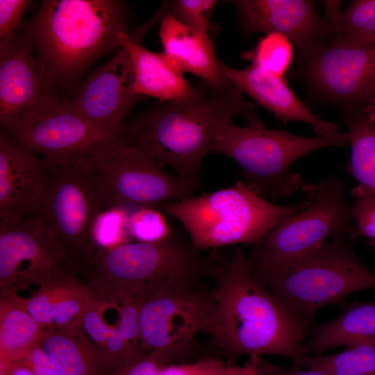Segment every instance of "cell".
<instances>
[{
  "mask_svg": "<svg viewBox=\"0 0 375 375\" xmlns=\"http://www.w3.org/2000/svg\"><path fill=\"white\" fill-rule=\"evenodd\" d=\"M258 365L265 375H333L318 369L303 370L301 366L297 365L291 367H284L274 365L261 357L258 358Z\"/></svg>",
  "mask_w": 375,
  "mask_h": 375,
  "instance_id": "cell-37",
  "label": "cell"
},
{
  "mask_svg": "<svg viewBox=\"0 0 375 375\" xmlns=\"http://www.w3.org/2000/svg\"><path fill=\"white\" fill-rule=\"evenodd\" d=\"M130 210L110 206L98 214L92 226V238L99 250L111 249L132 241L127 231Z\"/></svg>",
  "mask_w": 375,
  "mask_h": 375,
  "instance_id": "cell-30",
  "label": "cell"
},
{
  "mask_svg": "<svg viewBox=\"0 0 375 375\" xmlns=\"http://www.w3.org/2000/svg\"><path fill=\"white\" fill-rule=\"evenodd\" d=\"M308 206L273 225L247 255L251 267L260 271L292 263L313 251L328 238L355 231L352 206L344 198L343 182L334 175L302 190Z\"/></svg>",
  "mask_w": 375,
  "mask_h": 375,
  "instance_id": "cell-8",
  "label": "cell"
},
{
  "mask_svg": "<svg viewBox=\"0 0 375 375\" xmlns=\"http://www.w3.org/2000/svg\"><path fill=\"white\" fill-rule=\"evenodd\" d=\"M156 13L145 25L133 35L126 34L122 47L127 49L133 71V90L141 97H151L160 101H177L190 97L197 90L167 60L162 52L151 51L142 45L146 32L158 19Z\"/></svg>",
  "mask_w": 375,
  "mask_h": 375,
  "instance_id": "cell-21",
  "label": "cell"
},
{
  "mask_svg": "<svg viewBox=\"0 0 375 375\" xmlns=\"http://www.w3.org/2000/svg\"><path fill=\"white\" fill-rule=\"evenodd\" d=\"M245 35L277 33L285 36L299 57L310 52L331 36L327 20L317 13L310 0H234Z\"/></svg>",
  "mask_w": 375,
  "mask_h": 375,
  "instance_id": "cell-17",
  "label": "cell"
},
{
  "mask_svg": "<svg viewBox=\"0 0 375 375\" xmlns=\"http://www.w3.org/2000/svg\"><path fill=\"white\" fill-rule=\"evenodd\" d=\"M343 120L349 128L351 156L343 169L350 174L365 191L375 197V123L362 109H342Z\"/></svg>",
  "mask_w": 375,
  "mask_h": 375,
  "instance_id": "cell-26",
  "label": "cell"
},
{
  "mask_svg": "<svg viewBox=\"0 0 375 375\" xmlns=\"http://www.w3.org/2000/svg\"><path fill=\"white\" fill-rule=\"evenodd\" d=\"M238 116L249 126L265 128L255 105L234 83L216 90L201 81L190 97L158 101L125 122L122 131L128 147L170 167L194 191L200 186L204 158Z\"/></svg>",
  "mask_w": 375,
  "mask_h": 375,
  "instance_id": "cell-1",
  "label": "cell"
},
{
  "mask_svg": "<svg viewBox=\"0 0 375 375\" xmlns=\"http://www.w3.org/2000/svg\"><path fill=\"white\" fill-rule=\"evenodd\" d=\"M218 3L217 0H174L167 12L184 25L209 36L210 21Z\"/></svg>",
  "mask_w": 375,
  "mask_h": 375,
  "instance_id": "cell-32",
  "label": "cell"
},
{
  "mask_svg": "<svg viewBox=\"0 0 375 375\" xmlns=\"http://www.w3.org/2000/svg\"><path fill=\"white\" fill-rule=\"evenodd\" d=\"M133 66L122 47L90 72L63 106L102 126L121 130L125 117L142 97L134 93Z\"/></svg>",
  "mask_w": 375,
  "mask_h": 375,
  "instance_id": "cell-16",
  "label": "cell"
},
{
  "mask_svg": "<svg viewBox=\"0 0 375 375\" xmlns=\"http://www.w3.org/2000/svg\"><path fill=\"white\" fill-rule=\"evenodd\" d=\"M226 364L220 360L205 359L195 362L192 375H224Z\"/></svg>",
  "mask_w": 375,
  "mask_h": 375,
  "instance_id": "cell-38",
  "label": "cell"
},
{
  "mask_svg": "<svg viewBox=\"0 0 375 375\" xmlns=\"http://www.w3.org/2000/svg\"><path fill=\"white\" fill-rule=\"evenodd\" d=\"M159 37L163 54L178 72H190L212 89H223L233 82L224 74L209 36L165 13L160 19Z\"/></svg>",
  "mask_w": 375,
  "mask_h": 375,
  "instance_id": "cell-20",
  "label": "cell"
},
{
  "mask_svg": "<svg viewBox=\"0 0 375 375\" xmlns=\"http://www.w3.org/2000/svg\"><path fill=\"white\" fill-rule=\"evenodd\" d=\"M128 12L119 0H44L29 19L44 88L63 104L106 53L122 48Z\"/></svg>",
  "mask_w": 375,
  "mask_h": 375,
  "instance_id": "cell-3",
  "label": "cell"
},
{
  "mask_svg": "<svg viewBox=\"0 0 375 375\" xmlns=\"http://www.w3.org/2000/svg\"><path fill=\"white\" fill-rule=\"evenodd\" d=\"M127 231L133 241L158 242L169 238L174 231L165 213L155 208H138L129 212Z\"/></svg>",
  "mask_w": 375,
  "mask_h": 375,
  "instance_id": "cell-31",
  "label": "cell"
},
{
  "mask_svg": "<svg viewBox=\"0 0 375 375\" xmlns=\"http://www.w3.org/2000/svg\"><path fill=\"white\" fill-rule=\"evenodd\" d=\"M222 67L226 76L242 92L274 113L282 122L308 123L317 135L340 131L336 124L323 120L301 102L283 78L252 63L243 69H233L222 62Z\"/></svg>",
  "mask_w": 375,
  "mask_h": 375,
  "instance_id": "cell-19",
  "label": "cell"
},
{
  "mask_svg": "<svg viewBox=\"0 0 375 375\" xmlns=\"http://www.w3.org/2000/svg\"><path fill=\"white\" fill-rule=\"evenodd\" d=\"M258 358L249 357L243 366L226 364L224 375H265L258 365Z\"/></svg>",
  "mask_w": 375,
  "mask_h": 375,
  "instance_id": "cell-39",
  "label": "cell"
},
{
  "mask_svg": "<svg viewBox=\"0 0 375 375\" xmlns=\"http://www.w3.org/2000/svg\"><path fill=\"white\" fill-rule=\"evenodd\" d=\"M90 169L111 206L159 209L193 196V190L162 164L131 147L91 162Z\"/></svg>",
  "mask_w": 375,
  "mask_h": 375,
  "instance_id": "cell-14",
  "label": "cell"
},
{
  "mask_svg": "<svg viewBox=\"0 0 375 375\" xmlns=\"http://www.w3.org/2000/svg\"><path fill=\"white\" fill-rule=\"evenodd\" d=\"M3 137L56 166L90 164L127 147L122 129L97 124L62 104Z\"/></svg>",
  "mask_w": 375,
  "mask_h": 375,
  "instance_id": "cell-11",
  "label": "cell"
},
{
  "mask_svg": "<svg viewBox=\"0 0 375 375\" xmlns=\"http://www.w3.org/2000/svg\"><path fill=\"white\" fill-rule=\"evenodd\" d=\"M302 366L333 375H375V344L347 348L331 355H306Z\"/></svg>",
  "mask_w": 375,
  "mask_h": 375,
  "instance_id": "cell-28",
  "label": "cell"
},
{
  "mask_svg": "<svg viewBox=\"0 0 375 375\" xmlns=\"http://www.w3.org/2000/svg\"><path fill=\"white\" fill-rule=\"evenodd\" d=\"M348 132L303 137L285 131L229 125L219 135L211 153L223 154L241 167L245 183L265 199L272 201L292 194L306 185L291 169L301 156L328 147L349 144Z\"/></svg>",
  "mask_w": 375,
  "mask_h": 375,
  "instance_id": "cell-7",
  "label": "cell"
},
{
  "mask_svg": "<svg viewBox=\"0 0 375 375\" xmlns=\"http://www.w3.org/2000/svg\"><path fill=\"white\" fill-rule=\"evenodd\" d=\"M50 167L44 158L0 136V217L38 213Z\"/></svg>",
  "mask_w": 375,
  "mask_h": 375,
  "instance_id": "cell-18",
  "label": "cell"
},
{
  "mask_svg": "<svg viewBox=\"0 0 375 375\" xmlns=\"http://www.w3.org/2000/svg\"><path fill=\"white\" fill-rule=\"evenodd\" d=\"M299 58L295 75L323 101L344 108L369 103L375 95L374 40L349 44L328 39Z\"/></svg>",
  "mask_w": 375,
  "mask_h": 375,
  "instance_id": "cell-12",
  "label": "cell"
},
{
  "mask_svg": "<svg viewBox=\"0 0 375 375\" xmlns=\"http://www.w3.org/2000/svg\"><path fill=\"white\" fill-rule=\"evenodd\" d=\"M38 347L65 375H111L79 328L72 331L45 329Z\"/></svg>",
  "mask_w": 375,
  "mask_h": 375,
  "instance_id": "cell-24",
  "label": "cell"
},
{
  "mask_svg": "<svg viewBox=\"0 0 375 375\" xmlns=\"http://www.w3.org/2000/svg\"><path fill=\"white\" fill-rule=\"evenodd\" d=\"M195 362L187 364H168L164 366L158 375H192Z\"/></svg>",
  "mask_w": 375,
  "mask_h": 375,
  "instance_id": "cell-41",
  "label": "cell"
},
{
  "mask_svg": "<svg viewBox=\"0 0 375 375\" xmlns=\"http://www.w3.org/2000/svg\"><path fill=\"white\" fill-rule=\"evenodd\" d=\"M355 199L352 206L353 219L356 222L352 240L365 236L375 240V197L358 185L351 191Z\"/></svg>",
  "mask_w": 375,
  "mask_h": 375,
  "instance_id": "cell-33",
  "label": "cell"
},
{
  "mask_svg": "<svg viewBox=\"0 0 375 375\" xmlns=\"http://www.w3.org/2000/svg\"><path fill=\"white\" fill-rule=\"evenodd\" d=\"M69 276L79 277L49 240L38 212L0 217V297Z\"/></svg>",
  "mask_w": 375,
  "mask_h": 375,
  "instance_id": "cell-13",
  "label": "cell"
},
{
  "mask_svg": "<svg viewBox=\"0 0 375 375\" xmlns=\"http://www.w3.org/2000/svg\"><path fill=\"white\" fill-rule=\"evenodd\" d=\"M368 244L372 245V246L375 247V240H370L368 241Z\"/></svg>",
  "mask_w": 375,
  "mask_h": 375,
  "instance_id": "cell-42",
  "label": "cell"
},
{
  "mask_svg": "<svg viewBox=\"0 0 375 375\" xmlns=\"http://www.w3.org/2000/svg\"><path fill=\"white\" fill-rule=\"evenodd\" d=\"M0 375H7V374L0 372Z\"/></svg>",
  "mask_w": 375,
  "mask_h": 375,
  "instance_id": "cell-43",
  "label": "cell"
},
{
  "mask_svg": "<svg viewBox=\"0 0 375 375\" xmlns=\"http://www.w3.org/2000/svg\"><path fill=\"white\" fill-rule=\"evenodd\" d=\"M171 360L161 352L142 353L116 369L111 375H158Z\"/></svg>",
  "mask_w": 375,
  "mask_h": 375,
  "instance_id": "cell-35",
  "label": "cell"
},
{
  "mask_svg": "<svg viewBox=\"0 0 375 375\" xmlns=\"http://www.w3.org/2000/svg\"><path fill=\"white\" fill-rule=\"evenodd\" d=\"M341 1H326L324 18L328 22L329 39L349 44H365L375 39V0L353 1L344 10Z\"/></svg>",
  "mask_w": 375,
  "mask_h": 375,
  "instance_id": "cell-27",
  "label": "cell"
},
{
  "mask_svg": "<svg viewBox=\"0 0 375 375\" xmlns=\"http://www.w3.org/2000/svg\"><path fill=\"white\" fill-rule=\"evenodd\" d=\"M351 240L347 234L336 235L292 263L253 271L287 307L312 324L324 306L335 303L345 309L347 296L375 289V274L358 258Z\"/></svg>",
  "mask_w": 375,
  "mask_h": 375,
  "instance_id": "cell-5",
  "label": "cell"
},
{
  "mask_svg": "<svg viewBox=\"0 0 375 375\" xmlns=\"http://www.w3.org/2000/svg\"><path fill=\"white\" fill-rule=\"evenodd\" d=\"M45 329L25 309L17 294L0 297V359L22 361Z\"/></svg>",
  "mask_w": 375,
  "mask_h": 375,
  "instance_id": "cell-25",
  "label": "cell"
},
{
  "mask_svg": "<svg viewBox=\"0 0 375 375\" xmlns=\"http://www.w3.org/2000/svg\"><path fill=\"white\" fill-rule=\"evenodd\" d=\"M308 206L306 199L277 205L262 198L244 182L174 201L159 209L178 221L200 251L224 246H253L282 218Z\"/></svg>",
  "mask_w": 375,
  "mask_h": 375,
  "instance_id": "cell-6",
  "label": "cell"
},
{
  "mask_svg": "<svg viewBox=\"0 0 375 375\" xmlns=\"http://www.w3.org/2000/svg\"><path fill=\"white\" fill-rule=\"evenodd\" d=\"M19 297L25 309L44 329L60 331L78 328L94 299L89 288L75 276L40 287L28 297Z\"/></svg>",
  "mask_w": 375,
  "mask_h": 375,
  "instance_id": "cell-22",
  "label": "cell"
},
{
  "mask_svg": "<svg viewBox=\"0 0 375 375\" xmlns=\"http://www.w3.org/2000/svg\"><path fill=\"white\" fill-rule=\"evenodd\" d=\"M201 252L176 231L158 242L131 241L99 250L81 279L94 298L106 301L197 285L211 277L212 268V255Z\"/></svg>",
  "mask_w": 375,
  "mask_h": 375,
  "instance_id": "cell-4",
  "label": "cell"
},
{
  "mask_svg": "<svg viewBox=\"0 0 375 375\" xmlns=\"http://www.w3.org/2000/svg\"><path fill=\"white\" fill-rule=\"evenodd\" d=\"M375 344V301H352L335 319L317 326L303 342L306 355L321 354L335 347Z\"/></svg>",
  "mask_w": 375,
  "mask_h": 375,
  "instance_id": "cell-23",
  "label": "cell"
},
{
  "mask_svg": "<svg viewBox=\"0 0 375 375\" xmlns=\"http://www.w3.org/2000/svg\"><path fill=\"white\" fill-rule=\"evenodd\" d=\"M140 351L161 352L170 360L189 353L199 333L212 340L217 328L213 289L193 286L143 296L139 310Z\"/></svg>",
  "mask_w": 375,
  "mask_h": 375,
  "instance_id": "cell-10",
  "label": "cell"
},
{
  "mask_svg": "<svg viewBox=\"0 0 375 375\" xmlns=\"http://www.w3.org/2000/svg\"><path fill=\"white\" fill-rule=\"evenodd\" d=\"M374 41H375V39H374Z\"/></svg>",
  "mask_w": 375,
  "mask_h": 375,
  "instance_id": "cell-44",
  "label": "cell"
},
{
  "mask_svg": "<svg viewBox=\"0 0 375 375\" xmlns=\"http://www.w3.org/2000/svg\"><path fill=\"white\" fill-rule=\"evenodd\" d=\"M0 372L7 375H37L31 368L22 361L0 359Z\"/></svg>",
  "mask_w": 375,
  "mask_h": 375,
  "instance_id": "cell-40",
  "label": "cell"
},
{
  "mask_svg": "<svg viewBox=\"0 0 375 375\" xmlns=\"http://www.w3.org/2000/svg\"><path fill=\"white\" fill-rule=\"evenodd\" d=\"M55 106L39 71L28 19L0 46V135L33 123Z\"/></svg>",
  "mask_w": 375,
  "mask_h": 375,
  "instance_id": "cell-15",
  "label": "cell"
},
{
  "mask_svg": "<svg viewBox=\"0 0 375 375\" xmlns=\"http://www.w3.org/2000/svg\"><path fill=\"white\" fill-rule=\"evenodd\" d=\"M293 45L284 35L277 33L266 34L256 47L242 54L245 59L273 74L283 78L294 56Z\"/></svg>",
  "mask_w": 375,
  "mask_h": 375,
  "instance_id": "cell-29",
  "label": "cell"
},
{
  "mask_svg": "<svg viewBox=\"0 0 375 375\" xmlns=\"http://www.w3.org/2000/svg\"><path fill=\"white\" fill-rule=\"evenodd\" d=\"M22 362L37 375H65L38 346L31 350Z\"/></svg>",
  "mask_w": 375,
  "mask_h": 375,
  "instance_id": "cell-36",
  "label": "cell"
},
{
  "mask_svg": "<svg viewBox=\"0 0 375 375\" xmlns=\"http://www.w3.org/2000/svg\"><path fill=\"white\" fill-rule=\"evenodd\" d=\"M110 206L90 164H51L49 184L38 214L49 240L79 277L99 251L92 238L94 222Z\"/></svg>",
  "mask_w": 375,
  "mask_h": 375,
  "instance_id": "cell-9",
  "label": "cell"
},
{
  "mask_svg": "<svg viewBox=\"0 0 375 375\" xmlns=\"http://www.w3.org/2000/svg\"><path fill=\"white\" fill-rule=\"evenodd\" d=\"M211 277L217 328L213 342L228 365L242 355L285 356L301 367L303 340L312 326L275 296L236 249L214 256Z\"/></svg>",
  "mask_w": 375,
  "mask_h": 375,
  "instance_id": "cell-2",
  "label": "cell"
},
{
  "mask_svg": "<svg viewBox=\"0 0 375 375\" xmlns=\"http://www.w3.org/2000/svg\"><path fill=\"white\" fill-rule=\"evenodd\" d=\"M33 1L0 0V46L8 42L24 22Z\"/></svg>",
  "mask_w": 375,
  "mask_h": 375,
  "instance_id": "cell-34",
  "label": "cell"
}]
</instances>
